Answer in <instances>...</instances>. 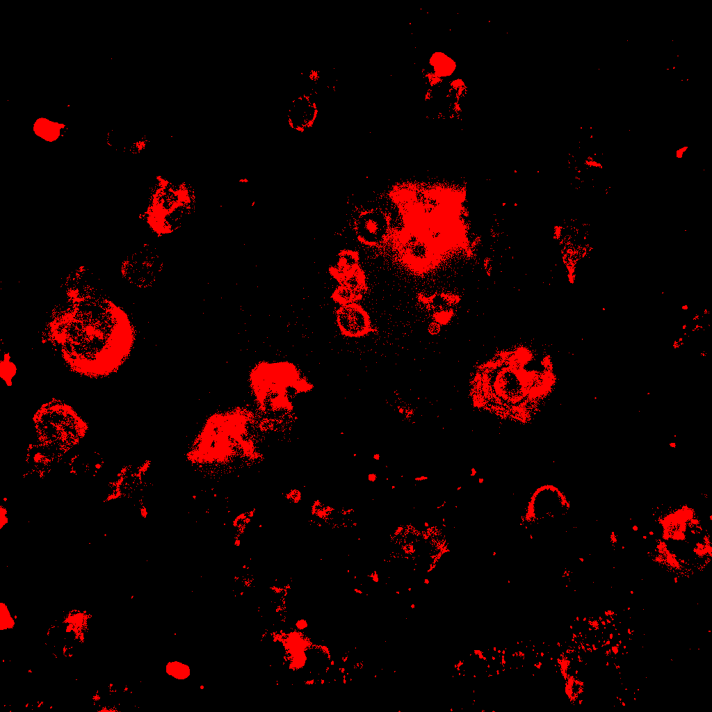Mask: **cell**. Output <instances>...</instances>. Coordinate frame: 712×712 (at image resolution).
<instances>
[{"label": "cell", "instance_id": "obj_1", "mask_svg": "<svg viewBox=\"0 0 712 712\" xmlns=\"http://www.w3.org/2000/svg\"><path fill=\"white\" fill-rule=\"evenodd\" d=\"M50 324L51 339L72 371L90 378L116 372L127 359L135 334L128 315L104 297L72 295Z\"/></svg>", "mask_w": 712, "mask_h": 712}, {"label": "cell", "instance_id": "obj_5", "mask_svg": "<svg viewBox=\"0 0 712 712\" xmlns=\"http://www.w3.org/2000/svg\"><path fill=\"white\" fill-rule=\"evenodd\" d=\"M337 315L338 326L345 336L359 337L372 331L369 314L355 302L341 307Z\"/></svg>", "mask_w": 712, "mask_h": 712}, {"label": "cell", "instance_id": "obj_4", "mask_svg": "<svg viewBox=\"0 0 712 712\" xmlns=\"http://www.w3.org/2000/svg\"><path fill=\"white\" fill-rule=\"evenodd\" d=\"M163 266V259L156 248L143 245L124 259L121 273L129 283L137 287L145 288L156 281Z\"/></svg>", "mask_w": 712, "mask_h": 712}, {"label": "cell", "instance_id": "obj_3", "mask_svg": "<svg viewBox=\"0 0 712 712\" xmlns=\"http://www.w3.org/2000/svg\"><path fill=\"white\" fill-rule=\"evenodd\" d=\"M38 440L44 445L76 443L87 426L73 408L59 400L43 404L34 416Z\"/></svg>", "mask_w": 712, "mask_h": 712}, {"label": "cell", "instance_id": "obj_2", "mask_svg": "<svg viewBox=\"0 0 712 712\" xmlns=\"http://www.w3.org/2000/svg\"><path fill=\"white\" fill-rule=\"evenodd\" d=\"M196 196L186 181L161 178L150 194L145 220L157 236L169 235L179 229L194 212Z\"/></svg>", "mask_w": 712, "mask_h": 712}, {"label": "cell", "instance_id": "obj_7", "mask_svg": "<svg viewBox=\"0 0 712 712\" xmlns=\"http://www.w3.org/2000/svg\"><path fill=\"white\" fill-rule=\"evenodd\" d=\"M63 124L51 122L46 118L38 119L34 124V131L44 140L52 142L60 135Z\"/></svg>", "mask_w": 712, "mask_h": 712}, {"label": "cell", "instance_id": "obj_9", "mask_svg": "<svg viewBox=\"0 0 712 712\" xmlns=\"http://www.w3.org/2000/svg\"><path fill=\"white\" fill-rule=\"evenodd\" d=\"M166 671L168 674L177 679H186L191 673L190 668L186 664L178 661L168 663Z\"/></svg>", "mask_w": 712, "mask_h": 712}, {"label": "cell", "instance_id": "obj_10", "mask_svg": "<svg viewBox=\"0 0 712 712\" xmlns=\"http://www.w3.org/2000/svg\"><path fill=\"white\" fill-rule=\"evenodd\" d=\"M688 149V146L687 145L679 147L675 152V157L677 159H682Z\"/></svg>", "mask_w": 712, "mask_h": 712}, {"label": "cell", "instance_id": "obj_8", "mask_svg": "<svg viewBox=\"0 0 712 712\" xmlns=\"http://www.w3.org/2000/svg\"><path fill=\"white\" fill-rule=\"evenodd\" d=\"M332 298L334 300L342 305L353 303L362 298V294L358 291L344 285L339 286L333 293Z\"/></svg>", "mask_w": 712, "mask_h": 712}, {"label": "cell", "instance_id": "obj_11", "mask_svg": "<svg viewBox=\"0 0 712 712\" xmlns=\"http://www.w3.org/2000/svg\"><path fill=\"white\" fill-rule=\"evenodd\" d=\"M585 164L590 167H595L599 168H602L601 164L600 163L597 162V161H594L592 158H588V159H586L585 161Z\"/></svg>", "mask_w": 712, "mask_h": 712}, {"label": "cell", "instance_id": "obj_6", "mask_svg": "<svg viewBox=\"0 0 712 712\" xmlns=\"http://www.w3.org/2000/svg\"><path fill=\"white\" fill-rule=\"evenodd\" d=\"M318 114V105L312 94L300 95L292 101L289 108L288 124L293 130L302 133L314 126Z\"/></svg>", "mask_w": 712, "mask_h": 712}]
</instances>
